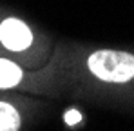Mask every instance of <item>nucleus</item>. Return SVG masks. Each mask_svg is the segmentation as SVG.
<instances>
[{
    "mask_svg": "<svg viewBox=\"0 0 134 131\" xmlns=\"http://www.w3.org/2000/svg\"><path fill=\"white\" fill-rule=\"evenodd\" d=\"M0 91H16L35 97H62V75L54 53L49 64L40 69H29L15 60L0 57Z\"/></svg>",
    "mask_w": 134,
    "mask_h": 131,
    "instance_id": "3",
    "label": "nucleus"
},
{
    "mask_svg": "<svg viewBox=\"0 0 134 131\" xmlns=\"http://www.w3.org/2000/svg\"><path fill=\"white\" fill-rule=\"evenodd\" d=\"M54 58L64 95L112 108H134V51L56 44Z\"/></svg>",
    "mask_w": 134,
    "mask_h": 131,
    "instance_id": "1",
    "label": "nucleus"
},
{
    "mask_svg": "<svg viewBox=\"0 0 134 131\" xmlns=\"http://www.w3.org/2000/svg\"><path fill=\"white\" fill-rule=\"evenodd\" d=\"M54 40L38 26L0 6V57L24 67L40 69L54 53Z\"/></svg>",
    "mask_w": 134,
    "mask_h": 131,
    "instance_id": "2",
    "label": "nucleus"
},
{
    "mask_svg": "<svg viewBox=\"0 0 134 131\" xmlns=\"http://www.w3.org/2000/svg\"><path fill=\"white\" fill-rule=\"evenodd\" d=\"M44 108V102L35 95L0 91V131H24Z\"/></svg>",
    "mask_w": 134,
    "mask_h": 131,
    "instance_id": "4",
    "label": "nucleus"
}]
</instances>
